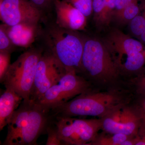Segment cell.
Masks as SVG:
<instances>
[{"label":"cell","mask_w":145,"mask_h":145,"mask_svg":"<svg viewBox=\"0 0 145 145\" xmlns=\"http://www.w3.org/2000/svg\"><path fill=\"white\" fill-rule=\"evenodd\" d=\"M36 42L66 69L78 73L85 43V34L82 31L61 27L56 23L54 15L47 16L42 21Z\"/></svg>","instance_id":"cell-1"},{"label":"cell","mask_w":145,"mask_h":145,"mask_svg":"<svg viewBox=\"0 0 145 145\" xmlns=\"http://www.w3.org/2000/svg\"><path fill=\"white\" fill-rule=\"evenodd\" d=\"M124 105L119 93L92 92L91 90L50 109L53 117L92 116L103 118L118 107Z\"/></svg>","instance_id":"cell-2"},{"label":"cell","mask_w":145,"mask_h":145,"mask_svg":"<svg viewBox=\"0 0 145 145\" xmlns=\"http://www.w3.org/2000/svg\"><path fill=\"white\" fill-rule=\"evenodd\" d=\"M102 39L85 34L84 51L78 74L90 82L114 81L120 72Z\"/></svg>","instance_id":"cell-3"},{"label":"cell","mask_w":145,"mask_h":145,"mask_svg":"<svg viewBox=\"0 0 145 145\" xmlns=\"http://www.w3.org/2000/svg\"><path fill=\"white\" fill-rule=\"evenodd\" d=\"M43 52V48L37 44L21 54L6 73L2 83L5 88L12 89L24 100H30L37 65Z\"/></svg>","instance_id":"cell-4"},{"label":"cell","mask_w":145,"mask_h":145,"mask_svg":"<svg viewBox=\"0 0 145 145\" xmlns=\"http://www.w3.org/2000/svg\"><path fill=\"white\" fill-rule=\"evenodd\" d=\"M52 120L63 145H90L102 129V119L53 117Z\"/></svg>","instance_id":"cell-5"},{"label":"cell","mask_w":145,"mask_h":145,"mask_svg":"<svg viewBox=\"0 0 145 145\" xmlns=\"http://www.w3.org/2000/svg\"><path fill=\"white\" fill-rule=\"evenodd\" d=\"M90 82L75 70H67L57 84L52 86L37 103L51 109L91 90Z\"/></svg>","instance_id":"cell-6"},{"label":"cell","mask_w":145,"mask_h":145,"mask_svg":"<svg viewBox=\"0 0 145 145\" xmlns=\"http://www.w3.org/2000/svg\"><path fill=\"white\" fill-rule=\"evenodd\" d=\"M67 71L52 54L43 51L37 65L30 100L39 102L47 91L57 84Z\"/></svg>","instance_id":"cell-7"},{"label":"cell","mask_w":145,"mask_h":145,"mask_svg":"<svg viewBox=\"0 0 145 145\" xmlns=\"http://www.w3.org/2000/svg\"><path fill=\"white\" fill-rule=\"evenodd\" d=\"M46 17L29 0H0V19L7 25L26 22L42 23Z\"/></svg>","instance_id":"cell-8"},{"label":"cell","mask_w":145,"mask_h":145,"mask_svg":"<svg viewBox=\"0 0 145 145\" xmlns=\"http://www.w3.org/2000/svg\"><path fill=\"white\" fill-rule=\"evenodd\" d=\"M52 120L50 108L34 101L26 125L13 145H37L38 138L46 133Z\"/></svg>","instance_id":"cell-9"},{"label":"cell","mask_w":145,"mask_h":145,"mask_svg":"<svg viewBox=\"0 0 145 145\" xmlns=\"http://www.w3.org/2000/svg\"><path fill=\"white\" fill-rule=\"evenodd\" d=\"M102 40L117 66L125 57L145 49L140 40L117 28L112 29Z\"/></svg>","instance_id":"cell-10"},{"label":"cell","mask_w":145,"mask_h":145,"mask_svg":"<svg viewBox=\"0 0 145 145\" xmlns=\"http://www.w3.org/2000/svg\"><path fill=\"white\" fill-rule=\"evenodd\" d=\"M54 19L61 27L74 31L85 30L88 18L82 12L62 0H54Z\"/></svg>","instance_id":"cell-11"},{"label":"cell","mask_w":145,"mask_h":145,"mask_svg":"<svg viewBox=\"0 0 145 145\" xmlns=\"http://www.w3.org/2000/svg\"><path fill=\"white\" fill-rule=\"evenodd\" d=\"M1 25L17 47L28 48L36 42L41 28L42 23L26 22L12 26L2 23Z\"/></svg>","instance_id":"cell-12"},{"label":"cell","mask_w":145,"mask_h":145,"mask_svg":"<svg viewBox=\"0 0 145 145\" xmlns=\"http://www.w3.org/2000/svg\"><path fill=\"white\" fill-rule=\"evenodd\" d=\"M34 101L31 100L22 101L7 125V133L3 145H13L27 122L29 115Z\"/></svg>","instance_id":"cell-13"},{"label":"cell","mask_w":145,"mask_h":145,"mask_svg":"<svg viewBox=\"0 0 145 145\" xmlns=\"http://www.w3.org/2000/svg\"><path fill=\"white\" fill-rule=\"evenodd\" d=\"M0 97V131L10 121L24 99L12 89L5 88Z\"/></svg>","instance_id":"cell-14"},{"label":"cell","mask_w":145,"mask_h":145,"mask_svg":"<svg viewBox=\"0 0 145 145\" xmlns=\"http://www.w3.org/2000/svg\"><path fill=\"white\" fill-rule=\"evenodd\" d=\"M145 66V49L130 55L118 64L119 71L128 73L139 72Z\"/></svg>","instance_id":"cell-15"},{"label":"cell","mask_w":145,"mask_h":145,"mask_svg":"<svg viewBox=\"0 0 145 145\" xmlns=\"http://www.w3.org/2000/svg\"><path fill=\"white\" fill-rule=\"evenodd\" d=\"M139 0H133L117 15L112 18L114 22L119 26L128 25L130 22L140 13V5L138 4Z\"/></svg>","instance_id":"cell-16"},{"label":"cell","mask_w":145,"mask_h":145,"mask_svg":"<svg viewBox=\"0 0 145 145\" xmlns=\"http://www.w3.org/2000/svg\"><path fill=\"white\" fill-rule=\"evenodd\" d=\"M140 13L128 25L130 33L138 40L145 29V0H141Z\"/></svg>","instance_id":"cell-17"},{"label":"cell","mask_w":145,"mask_h":145,"mask_svg":"<svg viewBox=\"0 0 145 145\" xmlns=\"http://www.w3.org/2000/svg\"><path fill=\"white\" fill-rule=\"evenodd\" d=\"M110 134L108 135H97L95 140L90 143V145H122V143L133 137L122 134Z\"/></svg>","instance_id":"cell-18"},{"label":"cell","mask_w":145,"mask_h":145,"mask_svg":"<svg viewBox=\"0 0 145 145\" xmlns=\"http://www.w3.org/2000/svg\"><path fill=\"white\" fill-rule=\"evenodd\" d=\"M82 12L88 19L93 14V0H62Z\"/></svg>","instance_id":"cell-19"},{"label":"cell","mask_w":145,"mask_h":145,"mask_svg":"<svg viewBox=\"0 0 145 145\" xmlns=\"http://www.w3.org/2000/svg\"><path fill=\"white\" fill-rule=\"evenodd\" d=\"M108 0H93V19L95 26L100 29L102 18Z\"/></svg>","instance_id":"cell-20"},{"label":"cell","mask_w":145,"mask_h":145,"mask_svg":"<svg viewBox=\"0 0 145 145\" xmlns=\"http://www.w3.org/2000/svg\"><path fill=\"white\" fill-rule=\"evenodd\" d=\"M17 47L11 41L4 29L0 25V52L12 53Z\"/></svg>","instance_id":"cell-21"},{"label":"cell","mask_w":145,"mask_h":145,"mask_svg":"<svg viewBox=\"0 0 145 145\" xmlns=\"http://www.w3.org/2000/svg\"><path fill=\"white\" fill-rule=\"evenodd\" d=\"M46 16L54 14V0H29Z\"/></svg>","instance_id":"cell-22"},{"label":"cell","mask_w":145,"mask_h":145,"mask_svg":"<svg viewBox=\"0 0 145 145\" xmlns=\"http://www.w3.org/2000/svg\"><path fill=\"white\" fill-rule=\"evenodd\" d=\"M46 133L48 135L46 145H63L58 135L57 128L52 120L50 124L48 127Z\"/></svg>","instance_id":"cell-23"},{"label":"cell","mask_w":145,"mask_h":145,"mask_svg":"<svg viewBox=\"0 0 145 145\" xmlns=\"http://www.w3.org/2000/svg\"><path fill=\"white\" fill-rule=\"evenodd\" d=\"M8 52H0V82L2 83L4 78L10 66V55Z\"/></svg>","instance_id":"cell-24"},{"label":"cell","mask_w":145,"mask_h":145,"mask_svg":"<svg viewBox=\"0 0 145 145\" xmlns=\"http://www.w3.org/2000/svg\"><path fill=\"white\" fill-rule=\"evenodd\" d=\"M140 71H142V74L140 75V78L138 81L137 84V92L140 94L142 95L144 97L145 96V69L143 68Z\"/></svg>","instance_id":"cell-25"},{"label":"cell","mask_w":145,"mask_h":145,"mask_svg":"<svg viewBox=\"0 0 145 145\" xmlns=\"http://www.w3.org/2000/svg\"><path fill=\"white\" fill-rule=\"evenodd\" d=\"M133 1V0H116L115 10L113 14V17L118 14L120 11H121Z\"/></svg>","instance_id":"cell-26"},{"label":"cell","mask_w":145,"mask_h":145,"mask_svg":"<svg viewBox=\"0 0 145 145\" xmlns=\"http://www.w3.org/2000/svg\"><path fill=\"white\" fill-rule=\"evenodd\" d=\"M137 137L135 145H145V129L140 130Z\"/></svg>","instance_id":"cell-27"},{"label":"cell","mask_w":145,"mask_h":145,"mask_svg":"<svg viewBox=\"0 0 145 145\" xmlns=\"http://www.w3.org/2000/svg\"><path fill=\"white\" fill-rule=\"evenodd\" d=\"M138 108L141 111L145 112V96L140 101V106Z\"/></svg>","instance_id":"cell-28"},{"label":"cell","mask_w":145,"mask_h":145,"mask_svg":"<svg viewBox=\"0 0 145 145\" xmlns=\"http://www.w3.org/2000/svg\"><path fill=\"white\" fill-rule=\"evenodd\" d=\"M138 40L145 46V29Z\"/></svg>","instance_id":"cell-29"}]
</instances>
